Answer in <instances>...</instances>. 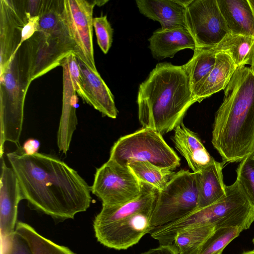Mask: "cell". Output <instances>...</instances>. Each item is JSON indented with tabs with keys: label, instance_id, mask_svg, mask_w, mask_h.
I'll return each instance as SVG.
<instances>
[{
	"label": "cell",
	"instance_id": "36",
	"mask_svg": "<svg viewBox=\"0 0 254 254\" xmlns=\"http://www.w3.org/2000/svg\"><path fill=\"white\" fill-rule=\"evenodd\" d=\"M40 147V142L38 140L29 138L24 142L22 148L25 154L32 155L38 152Z\"/></svg>",
	"mask_w": 254,
	"mask_h": 254
},
{
	"label": "cell",
	"instance_id": "1",
	"mask_svg": "<svg viewBox=\"0 0 254 254\" xmlns=\"http://www.w3.org/2000/svg\"><path fill=\"white\" fill-rule=\"evenodd\" d=\"M6 157L31 209L63 221L90 207L91 187L57 156L39 152L28 155L20 146Z\"/></svg>",
	"mask_w": 254,
	"mask_h": 254
},
{
	"label": "cell",
	"instance_id": "28",
	"mask_svg": "<svg viewBox=\"0 0 254 254\" xmlns=\"http://www.w3.org/2000/svg\"><path fill=\"white\" fill-rule=\"evenodd\" d=\"M127 166L143 183L149 184L159 191L162 190L176 173L175 170L158 167L147 161H136Z\"/></svg>",
	"mask_w": 254,
	"mask_h": 254
},
{
	"label": "cell",
	"instance_id": "35",
	"mask_svg": "<svg viewBox=\"0 0 254 254\" xmlns=\"http://www.w3.org/2000/svg\"><path fill=\"white\" fill-rule=\"evenodd\" d=\"M141 254H179L178 251L173 244L160 245L156 248L150 249Z\"/></svg>",
	"mask_w": 254,
	"mask_h": 254
},
{
	"label": "cell",
	"instance_id": "15",
	"mask_svg": "<svg viewBox=\"0 0 254 254\" xmlns=\"http://www.w3.org/2000/svg\"><path fill=\"white\" fill-rule=\"evenodd\" d=\"M61 66L63 69V95L62 114L57 132V145L59 151L66 154L78 124L76 113L78 98L64 60Z\"/></svg>",
	"mask_w": 254,
	"mask_h": 254
},
{
	"label": "cell",
	"instance_id": "32",
	"mask_svg": "<svg viewBox=\"0 0 254 254\" xmlns=\"http://www.w3.org/2000/svg\"><path fill=\"white\" fill-rule=\"evenodd\" d=\"M64 60L67 65L76 93L85 102L88 104V98L84 90L75 54L72 53L69 54Z\"/></svg>",
	"mask_w": 254,
	"mask_h": 254
},
{
	"label": "cell",
	"instance_id": "26",
	"mask_svg": "<svg viewBox=\"0 0 254 254\" xmlns=\"http://www.w3.org/2000/svg\"><path fill=\"white\" fill-rule=\"evenodd\" d=\"M14 232L26 242L31 254H75L67 247L43 237L26 223L17 222Z\"/></svg>",
	"mask_w": 254,
	"mask_h": 254
},
{
	"label": "cell",
	"instance_id": "34",
	"mask_svg": "<svg viewBox=\"0 0 254 254\" xmlns=\"http://www.w3.org/2000/svg\"><path fill=\"white\" fill-rule=\"evenodd\" d=\"M26 14L27 17V22L22 28L19 47H20L25 42L38 31L39 16H31L29 13L26 12Z\"/></svg>",
	"mask_w": 254,
	"mask_h": 254
},
{
	"label": "cell",
	"instance_id": "5",
	"mask_svg": "<svg viewBox=\"0 0 254 254\" xmlns=\"http://www.w3.org/2000/svg\"><path fill=\"white\" fill-rule=\"evenodd\" d=\"M27 72L22 45L0 73V158L3 157L6 142L20 146L24 102L31 83Z\"/></svg>",
	"mask_w": 254,
	"mask_h": 254
},
{
	"label": "cell",
	"instance_id": "27",
	"mask_svg": "<svg viewBox=\"0 0 254 254\" xmlns=\"http://www.w3.org/2000/svg\"><path fill=\"white\" fill-rule=\"evenodd\" d=\"M215 230V227L210 224L185 229L177 233L173 244L179 254H198L202 245Z\"/></svg>",
	"mask_w": 254,
	"mask_h": 254
},
{
	"label": "cell",
	"instance_id": "29",
	"mask_svg": "<svg viewBox=\"0 0 254 254\" xmlns=\"http://www.w3.org/2000/svg\"><path fill=\"white\" fill-rule=\"evenodd\" d=\"M243 230L238 227L215 229L202 245L198 254H222L225 248Z\"/></svg>",
	"mask_w": 254,
	"mask_h": 254
},
{
	"label": "cell",
	"instance_id": "40",
	"mask_svg": "<svg viewBox=\"0 0 254 254\" xmlns=\"http://www.w3.org/2000/svg\"><path fill=\"white\" fill-rule=\"evenodd\" d=\"M242 254H254V249L252 251L245 252L243 253Z\"/></svg>",
	"mask_w": 254,
	"mask_h": 254
},
{
	"label": "cell",
	"instance_id": "9",
	"mask_svg": "<svg viewBox=\"0 0 254 254\" xmlns=\"http://www.w3.org/2000/svg\"><path fill=\"white\" fill-rule=\"evenodd\" d=\"M91 191L102 206H117L138 197L141 184L127 166L109 159L97 168Z\"/></svg>",
	"mask_w": 254,
	"mask_h": 254
},
{
	"label": "cell",
	"instance_id": "21",
	"mask_svg": "<svg viewBox=\"0 0 254 254\" xmlns=\"http://www.w3.org/2000/svg\"><path fill=\"white\" fill-rule=\"evenodd\" d=\"M230 33L254 37V15L248 0H217Z\"/></svg>",
	"mask_w": 254,
	"mask_h": 254
},
{
	"label": "cell",
	"instance_id": "4",
	"mask_svg": "<svg viewBox=\"0 0 254 254\" xmlns=\"http://www.w3.org/2000/svg\"><path fill=\"white\" fill-rule=\"evenodd\" d=\"M254 222V207L236 180L233 184L226 186L224 197L178 220L159 226L158 234L163 242L171 244L178 232L188 228L210 224L215 229L238 227L245 230Z\"/></svg>",
	"mask_w": 254,
	"mask_h": 254
},
{
	"label": "cell",
	"instance_id": "7",
	"mask_svg": "<svg viewBox=\"0 0 254 254\" xmlns=\"http://www.w3.org/2000/svg\"><path fill=\"white\" fill-rule=\"evenodd\" d=\"M198 189L196 173L181 170L159 191L154 207V228L178 220L197 209Z\"/></svg>",
	"mask_w": 254,
	"mask_h": 254
},
{
	"label": "cell",
	"instance_id": "23",
	"mask_svg": "<svg viewBox=\"0 0 254 254\" xmlns=\"http://www.w3.org/2000/svg\"><path fill=\"white\" fill-rule=\"evenodd\" d=\"M237 66L231 58L224 53H217L215 65L194 95L200 103L213 94L224 90Z\"/></svg>",
	"mask_w": 254,
	"mask_h": 254
},
{
	"label": "cell",
	"instance_id": "33",
	"mask_svg": "<svg viewBox=\"0 0 254 254\" xmlns=\"http://www.w3.org/2000/svg\"><path fill=\"white\" fill-rule=\"evenodd\" d=\"M3 240L5 248L3 254H31L26 242L15 232L9 239Z\"/></svg>",
	"mask_w": 254,
	"mask_h": 254
},
{
	"label": "cell",
	"instance_id": "13",
	"mask_svg": "<svg viewBox=\"0 0 254 254\" xmlns=\"http://www.w3.org/2000/svg\"><path fill=\"white\" fill-rule=\"evenodd\" d=\"M27 22L24 0H0V73L20 48L22 30Z\"/></svg>",
	"mask_w": 254,
	"mask_h": 254
},
{
	"label": "cell",
	"instance_id": "39",
	"mask_svg": "<svg viewBox=\"0 0 254 254\" xmlns=\"http://www.w3.org/2000/svg\"><path fill=\"white\" fill-rule=\"evenodd\" d=\"M248 2L251 7L254 15V0H248Z\"/></svg>",
	"mask_w": 254,
	"mask_h": 254
},
{
	"label": "cell",
	"instance_id": "12",
	"mask_svg": "<svg viewBox=\"0 0 254 254\" xmlns=\"http://www.w3.org/2000/svg\"><path fill=\"white\" fill-rule=\"evenodd\" d=\"M28 75L31 82L58 66L74 47L66 42L47 37L36 32L23 44Z\"/></svg>",
	"mask_w": 254,
	"mask_h": 254
},
{
	"label": "cell",
	"instance_id": "24",
	"mask_svg": "<svg viewBox=\"0 0 254 254\" xmlns=\"http://www.w3.org/2000/svg\"><path fill=\"white\" fill-rule=\"evenodd\" d=\"M210 48L216 53L227 54L237 67L251 65L254 51V37L230 33Z\"/></svg>",
	"mask_w": 254,
	"mask_h": 254
},
{
	"label": "cell",
	"instance_id": "37",
	"mask_svg": "<svg viewBox=\"0 0 254 254\" xmlns=\"http://www.w3.org/2000/svg\"><path fill=\"white\" fill-rule=\"evenodd\" d=\"M42 0H24L25 9L26 13L31 16H38Z\"/></svg>",
	"mask_w": 254,
	"mask_h": 254
},
{
	"label": "cell",
	"instance_id": "16",
	"mask_svg": "<svg viewBox=\"0 0 254 254\" xmlns=\"http://www.w3.org/2000/svg\"><path fill=\"white\" fill-rule=\"evenodd\" d=\"M190 0H136L140 13L159 22L161 29L187 28L186 6Z\"/></svg>",
	"mask_w": 254,
	"mask_h": 254
},
{
	"label": "cell",
	"instance_id": "8",
	"mask_svg": "<svg viewBox=\"0 0 254 254\" xmlns=\"http://www.w3.org/2000/svg\"><path fill=\"white\" fill-rule=\"evenodd\" d=\"M153 209L136 213L94 219L93 229L97 241L103 246L117 250H127L136 244L153 229Z\"/></svg>",
	"mask_w": 254,
	"mask_h": 254
},
{
	"label": "cell",
	"instance_id": "2",
	"mask_svg": "<svg viewBox=\"0 0 254 254\" xmlns=\"http://www.w3.org/2000/svg\"><path fill=\"white\" fill-rule=\"evenodd\" d=\"M216 111L211 143L224 164L240 162L253 152L254 140V73L237 67L224 90Z\"/></svg>",
	"mask_w": 254,
	"mask_h": 254
},
{
	"label": "cell",
	"instance_id": "20",
	"mask_svg": "<svg viewBox=\"0 0 254 254\" xmlns=\"http://www.w3.org/2000/svg\"><path fill=\"white\" fill-rule=\"evenodd\" d=\"M224 165L214 159L201 171L195 173L198 189L196 210L210 206L226 195L222 173Z\"/></svg>",
	"mask_w": 254,
	"mask_h": 254
},
{
	"label": "cell",
	"instance_id": "11",
	"mask_svg": "<svg viewBox=\"0 0 254 254\" xmlns=\"http://www.w3.org/2000/svg\"><path fill=\"white\" fill-rule=\"evenodd\" d=\"M95 0H64L63 16L75 46L76 56L97 71L93 44Z\"/></svg>",
	"mask_w": 254,
	"mask_h": 254
},
{
	"label": "cell",
	"instance_id": "38",
	"mask_svg": "<svg viewBox=\"0 0 254 254\" xmlns=\"http://www.w3.org/2000/svg\"><path fill=\"white\" fill-rule=\"evenodd\" d=\"M250 68L252 69L253 73H254V53L253 55V57H252V60Z\"/></svg>",
	"mask_w": 254,
	"mask_h": 254
},
{
	"label": "cell",
	"instance_id": "31",
	"mask_svg": "<svg viewBox=\"0 0 254 254\" xmlns=\"http://www.w3.org/2000/svg\"><path fill=\"white\" fill-rule=\"evenodd\" d=\"M93 26L95 29L98 46L105 54L108 53L113 42V29L106 15L93 18Z\"/></svg>",
	"mask_w": 254,
	"mask_h": 254
},
{
	"label": "cell",
	"instance_id": "6",
	"mask_svg": "<svg viewBox=\"0 0 254 254\" xmlns=\"http://www.w3.org/2000/svg\"><path fill=\"white\" fill-rule=\"evenodd\" d=\"M109 159L125 166L133 162L147 161L174 170L180 166L181 161L161 134L145 127L121 137L112 147Z\"/></svg>",
	"mask_w": 254,
	"mask_h": 254
},
{
	"label": "cell",
	"instance_id": "18",
	"mask_svg": "<svg viewBox=\"0 0 254 254\" xmlns=\"http://www.w3.org/2000/svg\"><path fill=\"white\" fill-rule=\"evenodd\" d=\"M148 41L152 56L157 60L172 58L182 50L194 51L196 47L194 38L186 28H160L153 33Z\"/></svg>",
	"mask_w": 254,
	"mask_h": 254
},
{
	"label": "cell",
	"instance_id": "17",
	"mask_svg": "<svg viewBox=\"0 0 254 254\" xmlns=\"http://www.w3.org/2000/svg\"><path fill=\"white\" fill-rule=\"evenodd\" d=\"M77 59L84 90L88 98V104L103 116L116 119L118 111L110 89L98 71H93L77 57Z\"/></svg>",
	"mask_w": 254,
	"mask_h": 254
},
{
	"label": "cell",
	"instance_id": "25",
	"mask_svg": "<svg viewBox=\"0 0 254 254\" xmlns=\"http://www.w3.org/2000/svg\"><path fill=\"white\" fill-rule=\"evenodd\" d=\"M216 55L210 48H196L192 57L183 65L189 77L193 95L214 67Z\"/></svg>",
	"mask_w": 254,
	"mask_h": 254
},
{
	"label": "cell",
	"instance_id": "10",
	"mask_svg": "<svg viewBox=\"0 0 254 254\" xmlns=\"http://www.w3.org/2000/svg\"><path fill=\"white\" fill-rule=\"evenodd\" d=\"M186 23L196 48L213 47L230 33L217 0H190L186 6Z\"/></svg>",
	"mask_w": 254,
	"mask_h": 254
},
{
	"label": "cell",
	"instance_id": "3",
	"mask_svg": "<svg viewBox=\"0 0 254 254\" xmlns=\"http://www.w3.org/2000/svg\"><path fill=\"white\" fill-rule=\"evenodd\" d=\"M195 102L183 65L158 63L139 86L138 119L142 127L152 128L163 135L183 122Z\"/></svg>",
	"mask_w": 254,
	"mask_h": 254
},
{
	"label": "cell",
	"instance_id": "30",
	"mask_svg": "<svg viewBox=\"0 0 254 254\" xmlns=\"http://www.w3.org/2000/svg\"><path fill=\"white\" fill-rule=\"evenodd\" d=\"M236 180L254 207V156L250 154L243 159L237 169Z\"/></svg>",
	"mask_w": 254,
	"mask_h": 254
},
{
	"label": "cell",
	"instance_id": "14",
	"mask_svg": "<svg viewBox=\"0 0 254 254\" xmlns=\"http://www.w3.org/2000/svg\"><path fill=\"white\" fill-rule=\"evenodd\" d=\"M23 199L17 179L3 157L0 158V230L2 240L9 239L17 224L18 206Z\"/></svg>",
	"mask_w": 254,
	"mask_h": 254
},
{
	"label": "cell",
	"instance_id": "42",
	"mask_svg": "<svg viewBox=\"0 0 254 254\" xmlns=\"http://www.w3.org/2000/svg\"><path fill=\"white\" fill-rule=\"evenodd\" d=\"M253 244H254V239H253Z\"/></svg>",
	"mask_w": 254,
	"mask_h": 254
},
{
	"label": "cell",
	"instance_id": "41",
	"mask_svg": "<svg viewBox=\"0 0 254 254\" xmlns=\"http://www.w3.org/2000/svg\"><path fill=\"white\" fill-rule=\"evenodd\" d=\"M252 154L253 155V156H254V143H253V152H252Z\"/></svg>",
	"mask_w": 254,
	"mask_h": 254
},
{
	"label": "cell",
	"instance_id": "22",
	"mask_svg": "<svg viewBox=\"0 0 254 254\" xmlns=\"http://www.w3.org/2000/svg\"><path fill=\"white\" fill-rule=\"evenodd\" d=\"M63 1L42 0L38 31L46 36L74 44L63 18Z\"/></svg>",
	"mask_w": 254,
	"mask_h": 254
},
{
	"label": "cell",
	"instance_id": "19",
	"mask_svg": "<svg viewBox=\"0 0 254 254\" xmlns=\"http://www.w3.org/2000/svg\"><path fill=\"white\" fill-rule=\"evenodd\" d=\"M173 141L175 147L186 159L194 173L201 171L214 159L204 146L196 133L187 127L183 122L174 129Z\"/></svg>",
	"mask_w": 254,
	"mask_h": 254
}]
</instances>
